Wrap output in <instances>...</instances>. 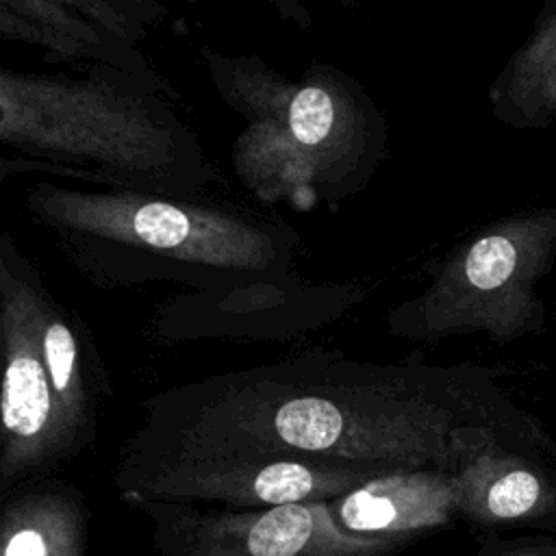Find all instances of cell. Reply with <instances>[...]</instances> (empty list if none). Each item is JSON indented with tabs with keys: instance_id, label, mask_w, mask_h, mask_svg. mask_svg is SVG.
<instances>
[{
	"instance_id": "obj_1",
	"label": "cell",
	"mask_w": 556,
	"mask_h": 556,
	"mask_svg": "<svg viewBox=\"0 0 556 556\" xmlns=\"http://www.w3.org/2000/svg\"><path fill=\"white\" fill-rule=\"evenodd\" d=\"M141 439L169 454L343 456L460 465L491 439L556 450L478 365L369 363L308 352L172 387L143 402Z\"/></svg>"
},
{
	"instance_id": "obj_2",
	"label": "cell",
	"mask_w": 556,
	"mask_h": 556,
	"mask_svg": "<svg viewBox=\"0 0 556 556\" xmlns=\"http://www.w3.org/2000/svg\"><path fill=\"white\" fill-rule=\"evenodd\" d=\"M24 211L98 287L182 282L248 295L289 280L298 235L282 219L204 193L30 185Z\"/></svg>"
},
{
	"instance_id": "obj_3",
	"label": "cell",
	"mask_w": 556,
	"mask_h": 556,
	"mask_svg": "<svg viewBox=\"0 0 556 556\" xmlns=\"http://www.w3.org/2000/svg\"><path fill=\"white\" fill-rule=\"evenodd\" d=\"M159 85L93 65L85 78L0 70V143L37 172L102 189L204 193L222 182Z\"/></svg>"
},
{
	"instance_id": "obj_4",
	"label": "cell",
	"mask_w": 556,
	"mask_h": 556,
	"mask_svg": "<svg viewBox=\"0 0 556 556\" xmlns=\"http://www.w3.org/2000/svg\"><path fill=\"white\" fill-rule=\"evenodd\" d=\"M219 96L248 126L235 141L239 180L265 202L302 208L361 191L387 150V124L365 89L317 65L291 83L254 56L204 48Z\"/></svg>"
},
{
	"instance_id": "obj_5",
	"label": "cell",
	"mask_w": 556,
	"mask_h": 556,
	"mask_svg": "<svg viewBox=\"0 0 556 556\" xmlns=\"http://www.w3.org/2000/svg\"><path fill=\"white\" fill-rule=\"evenodd\" d=\"M554 261L556 206L491 222L450 252L426 289L391 308L389 332L419 343L471 332L497 343L541 334L547 313L536 285Z\"/></svg>"
},
{
	"instance_id": "obj_6",
	"label": "cell",
	"mask_w": 556,
	"mask_h": 556,
	"mask_svg": "<svg viewBox=\"0 0 556 556\" xmlns=\"http://www.w3.org/2000/svg\"><path fill=\"white\" fill-rule=\"evenodd\" d=\"M39 271L9 232L0 235V341L4 356L0 417L15 463L70 443L37 321Z\"/></svg>"
},
{
	"instance_id": "obj_7",
	"label": "cell",
	"mask_w": 556,
	"mask_h": 556,
	"mask_svg": "<svg viewBox=\"0 0 556 556\" xmlns=\"http://www.w3.org/2000/svg\"><path fill=\"white\" fill-rule=\"evenodd\" d=\"M458 493L491 523L556 532V452L491 439L458 465Z\"/></svg>"
},
{
	"instance_id": "obj_8",
	"label": "cell",
	"mask_w": 556,
	"mask_h": 556,
	"mask_svg": "<svg viewBox=\"0 0 556 556\" xmlns=\"http://www.w3.org/2000/svg\"><path fill=\"white\" fill-rule=\"evenodd\" d=\"M0 33L39 46L48 61H93L98 67H113L161 85L139 54L141 35L117 24H102L85 0H2Z\"/></svg>"
},
{
	"instance_id": "obj_9",
	"label": "cell",
	"mask_w": 556,
	"mask_h": 556,
	"mask_svg": "<svg viewBox=\"0 0 556 556\" xmlns=\"http://www.w3.org/2000/svg\"><path fill=\"white\" fill-rule=\"evenodd\" d=\"M493 117L515 130L556 122V0L547 2L530 37L489 87Z\"/></svg>"
},
{
	"instance_id": "obj_10",
	"label": "cell",
	"mask_w": 556,
	"mask_h": 556,
	"mask_svg": "<svg viewBox=\"0 0 556 556\" xmlns=\"http://www.w3.org/2000/svg\"><path fill=\"white\" fill-rule=\"evenodd\" d=\"M313 532V515L306 506H274L256 519L248 534L252 556H293Z\"/></svg>"
},
{
	"instance_id": "obj_11",
	"label": "cell",
	"mask_w": 556,
	"mask_h": 556,
	"mask_svg": "<svg viewBox=\"0 0 556 556\" xmlns=\"http://www.w3.org/2000/svg\"><path fill=\"white\" fill-rule=\"evenodd\" d=\"M397 517V506L387 493L358 489L341 504V519L352 530H380Z\"/></svg>"
},
{
	"instance_id": "obj_12",
	"label": "cell",
	"mask_w": 556,
	"mask_h": 556,
	"mask_svg": "<svg viewBox=\"0 0 556 556\" xmlns=\"http://www.w3.org/2000/svg\"><path fill=\"white\" fill-rule=\"evenodd\" d=\"M7 556H46L41 534L35 530L17 532L7 545Z\"/></svg>"
}]
</instances>
